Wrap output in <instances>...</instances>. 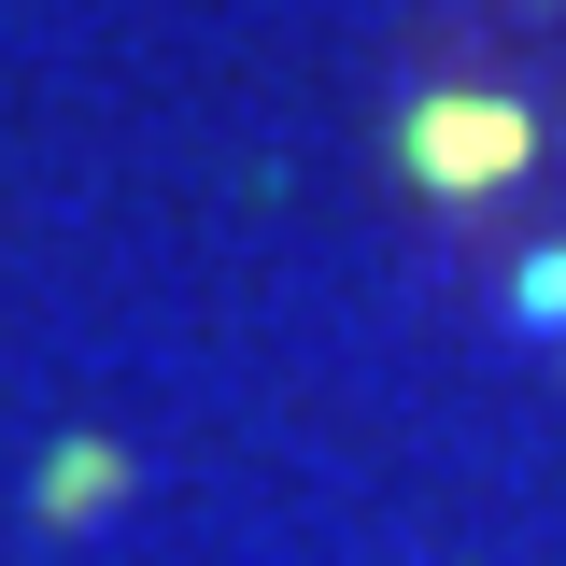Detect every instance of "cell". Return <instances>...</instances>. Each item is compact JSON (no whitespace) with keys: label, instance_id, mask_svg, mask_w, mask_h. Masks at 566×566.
Returning a JSON list of instances; mask_svg holds the SVG:
<instances>
[{"label":"cell","instance_id":"1","mask_svg":"<svg viewBox=\"0 0 566 566\" xmlns=\"http://www.w3.org/2000/svg\"><path fill=\"white\" fill-rule=\"evenodd\" d=\"M397 170H411L424 199H495V185L538 170V114L510 85H424L411 114H397Z\"/></svg>","mask_w":566,"mask_h":566},{"label":"cell","instance_id":"2","mask_svg":"<svg viewBox=\"0 0 566 566\" xmlns=\"http://www.w3.org/2000/svg\"><path fill=\"white\" fill-rule=\"evenodd\" d=\"M114 495H128V453H114V439H99V424H71L57 453H43V468H29V510H43V524H99V510H114Z\"/></svg>","mask_w":566,"mask_h":566},{"label":"cell","instance_id":"3","mask_svg":"<svg viewBox=\"0 0 566 566\" xmlns=\"http://www.w3.org/2000/svg\"><path fill=\"white\" fill-rule=\"evenodd\" d=\"M510 312H524V326H566V241H538V255H524V283H510Z\"/></svg>","mask_w":566,"mask_h":566}]
</instances>
